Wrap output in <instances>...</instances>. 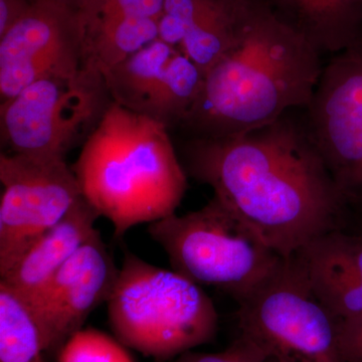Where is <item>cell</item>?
Wrapping results in <instances>:
<instances>
[{"instance_id": "30bf717a", "label": "cell", "mask_w": 362, "mask_h": 362, "mask_svg": "<svg viewBox=\"0 0 362 362\" xmlns=\"http://www.w3.org/2000/svg\"><path fill=\"white\" fill-rule=\"evenodd\" d=\"M0 275L82 197L66 159L0 154Z\"/></svg>"}, {"instance_id": "277c9868", "label": "cell", "mask_w": 362, "mask_h": 362, "mask_svg": "<svg viewBox=\"0 0 362 362\" xmlns=\"http://www.w3.org/2000/svg\"><path fill=\"white\" fill-rule=\"evenodd\" d=\"M106 305L116 339L157 362L214 341L218 333V312L202 286L129 250Z\"/></svg>"}, {"instance_id": "9a60e30c", "label": "cell", "mask_w": 362, "mask_h": 362, "mask_svg": "<svg viewBox=\"0 0 362 362\" xmlns=\"http://www.w3.org/2000/svg\"><path fill=\"white\" fill-rule=\"evenodd\" d=\"M252 0H168L166 13L183 28L180 49L204 75L237 42Z\"/></svg>"}, {"instance_id": "ba28073f", "label": "cell", "mask_w": 362, "mask_h": 362, "mask_svg": "<svg viewBox=\"0 0 362 362\" xmlns=\"http://www.w3.org/2000/svg\"><path fill=\"white\" fill-rule=\"evenodd\" d=\"M87 23L83 0H30L0 37L1 103L42 78H75L87 70Z\"/></svg>"}, {"instance_id": "5bb4252c", "label": "cell", "mask_w": 362, "mask_h": 362, "mask_svg": "<svg viewBox=\"0 0 362 362\" xmlns=\"http://www.w3.org/2000/svg\"><path fill=\"white\" fill-rule=\"evenodd\" d=\"M98 218L99 214L81 197L58 223L33 240L0 275V284L28 303L96 232Z\"/></svg>"}, {"instance_id": "6da1fadb", "label": "cell", "mask_w": 362, "mask_h": 362, "mask_svg": "<svg viewBox=\"0 0 362 362\" xmlns=\"http://www.w3.org/2000/svg\"><path fill=\"white\" fill-rule=\"evenodd\" d=\"M298 111L240 135L190 137L181 160L285 259L338 228L347 206Z\"/></svg>"}, {"instance_id": "7c38bea8", "label": "cell", "mask_w": 362, "mask_h": 362, "mask_svg": "<svg viewBox=\"0 0 362 362\" xmlns=\"http://www.w3.org/2000/svg\"><path fill=\"white\" fill-rule=\"evenodd\" d=\"M101 233L96 230L28 305L39 327L45 352L58 356L88 317L106 303L118 277Z\"/></svg>"}, {"instance_id": "5b68a950", "label": "cell", "mask_w": 362, "mask_h": 362, "mask_svg": "<svg viewBox=\"0 0 362 362\" xmlns=\"http://www.w3.org/2000/svg\"><path fill=\"white\" fill-rule=\"evenodd\" d=\"M147 232L168 255L173 270L202 287L216 288L239 305L285 259L216 197L197 211L150 223Z\"/></svg>"}, {"instance_id": "ac0fdd59", "label": "cell", "mask_w": 362, "mask_h": 362, "mask_svg": "<svg viewBox=\"0 0 362 362\" xmlns=\"http://www.w3.org/2000/svg\"><path fill=\"white\" fill-rule=\"evenodd\" d=\"M45 354L28 305L0 284V362H47Z\"/></svg>"}, {"instance_id": "8992f818", "label": "cell", "mask_w": 362, "mask_h": 362, "mask_svg": "<svg viewBox=\"0 0 362 362\" xmlns=\"http://www.w3.org/2000/svg\"><path fill=\"white\" fill-rule=\"evenodd\" d=\"M112 103L97 71L42 78L2 102V145L6 153L66 159L94 132Z\"/></svg>"}, {"instance_id": "4fadbf2b", "label": "cell", "mask_w": 362, "mask_h": 362, "mask_svg": "<svg viewBox=\"0 0 362 362\" xmlns=\"http://www.w3.org/2000/svg\"><path fill=\"white\" fill-rule=\"evenodd\" d=\"M293 256L312 291L337 320L362 314V235L335 228Z\"/></svg>"}, {"instance_id": "cb8c5ba5", "label": "cell", "mask_w": 362, "mask_h": 362, "mask_svg": "<svg viewBox=\"0 0 362 362\" xmlns=\"http://www.w3.org/2000/svg\"><path fill=\"white\" fill-rule=\"evenodd\" d=\"M265 362H280V361H276V359H273V358H267Z\"/></svg>"}, {"instance_id": "d6986e66", "label": "cell", "mask_w": 362, "mask_h": 362, "mask_svg": "<svg viewBox=\"0 0 362 362\" xmlns=\"http://www.w3.org/2000/svg\"><path fill=\"white\" fill-rule=\"evenodd\" d=\"M59 362H133L125 346L110 335L83 328L73 335L58 354Z\"/></svg>"}, {"instance_id": "52a82bcc", "label": "cell", "mask_w": 362, "mask_h": 362, "mask_svg": "<svg viewBox=\"0 0 362 362\" xmlns=\"http://www.w3.org/2000/svg\"><path fill=\"white\" fill-rule=\"evenodd\" d=\"M240 334L280 362H344L338 320L312 291L294 256L239 305Z\"/></svg>"}, {"instance_id": "3957f363", "label": "cell", "mask_w": 362, "mask_h": 362, "mask_svg": "<svg viewBox=\"0 0 362 362\" xmlns=\"http://www.w3.org/2000/svg\"><path fill=\"white\" fill-rule=\"evenodd\" d=\"M168 128L112 103L71 165L83 199L121 239L135 226L176 214L187 173Z\"/></svg>"}, {"instance_id": "8fae6325", "label": "cell", "mask_w": 362, "mask_h": 362, "mask_svg": "<svg viewBox=\"0 0 362 362\" xmlns=\"http://www.w3.org/2000/svg\"><path fill=\"white\" fill-rule=\"evenodd\" d=\"M114 103L160 122L181 126L204 85V74L178 47L154 40L103 76Z\"/></svg>"}, {"instance_id": "ffe728a7", "label": "cell", "mask_w": 362, "mask_h": 362, "mask_svg": "<svg viewBox=\"0 0 362 362\" xmlns=\"http://www.w3.org/2000/svg\"><path fill=\"white\" fill-rule=\"evenodd\" d=\"M165 0H84L88 16L156 18L163 14Z\"/></svg>"}, {"instance_id": "e0dca14e", "label": "cell", "mask_w": 362, "mask_h": 362, "mask_svg": "<svg viewBox=\"0 0 362 362\" xmlns=\"http://www.w3.org/2000/svg\"><path fill=\"white\" fill-rule=\"evenodd\" d=\"M86 66L104 76L159 37V20L88 16Z\"/></svg>"}, {"instance_id": "9c48e42d", "label": "cell", "mask_w": 362, "mask_h": 362, "mask_svg": "<svg viewBox=\"0 0 362 362\" xmlns=\"http://www.w3.org/2000/svg\"><path fill=\"white\" fill-rule=\"evenodd\" d=\"M304 118L345 204L362 207V33L323 66Z\"/></svg>"}, {"instance_id": "7402d4cb", "label": "cell", "mask_w": 362, "mask_h": 362, "mask_svg": "<svg viewBox=\"0 0 362 362\" xmlns=\"http://www.w3.org/2000/svg\"><path fill=\"white\" fill-rule=\"evenodd\" d=\"M338 340L344 362H362V314L338 320Z\"/></svg>"}, {"instance_id": "603a6c76", "label": "cell", "mask_w": 362, "mask_h": 362, "mask_svg": "<svg viewBox=\"0 0 362 362\" xmlns=\"http://www.w3.org/2000/svg\"><path fill=\"white\" fill-rule=\"evenodd\" d=\"M30 6V0H0V37L21 20Z\"/></svg>"}, {"instance_id": "2e32d148", "label": "cell", "mask_w": 362, "mask_h": 362, "mask_svg": "<svg viewBox=\"0 0 362 362\" xmlns=\"http://www.w3.org/2000/svg\"><path fill=\"white\" fill-rule=\"evenodd\" d=\"M273 4L321 54H337L362 33V0H273Z\"/></svg>"}, {"instance_id": "7a4b0ae2", "label": "cell", "mask_w": 362, "mask_h": 362, "mask_svg": "<svg viewBox=\"0 0 362 362\" xmlns=\"http://www.w3.org/2000/svg\"><path fill=\"white\" fill-rule=\"evenodd\" d=\"M321 56L271 4L252 0L237 42L204 75L180 127L190 137H226L306 108L322 74Z\"/></svg>"}, {"instance_id": "44dd1931", "label": "cell", "mask_w": 362, "mask_h": 362, "mask_svg": "<svg viewBox=\"0 0 362 362\" xmlns=\"http://www.w3.org/2000/svg\"><path fill=\"white\" fill-rule=\"evenodd\" d=\"M268 356L252 340L239 337L226 349L218 352H185L173 362H265Z\"/></svg>"}]
</instances>
